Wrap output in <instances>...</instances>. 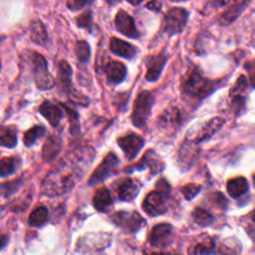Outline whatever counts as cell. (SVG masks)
Returning <instances> with one entry per match:
<instances>
[{"label":"cell","mask_w":255,"mask_h":255,"mask_svg":"<svg viewBox=\"0 0 255 255\" xmlns=\"http://www.w3.org/2000/svg\"><path fill=\"white\" fill-rule=\"evenodd\" d=\"M199 191H201V186H199V184L189 183L186 184V186L182 188V194L184 196V198L191 201V199H193L194 197L199 193Z\"/></svg>","instance_id":"e575fe53"},{"label":"cell","mask_w":255,"mask_h":255,"mask_svg":"<svg viewBox=\"0 0 255 255\" xmlns=\"http://www.w3.org/2000/svg\"><path fill=\"white\" fill-rule=\"evenodd\" d=\"M45 134V128L42 126H35L30 128L26 133L24 134V144L30 147L36 142L37 138L42 137Z\"/></svg>","instance_id":"d6a6232c"},{"label":"cell","mask_w":255,"mask_h":255,"mask_svg":"<svg viewBox=\"0 0 255 255\" xmlns=\"http://www.w3.org/2000/svg\"><path fill=\"white\" fill-rule=\"evenodd\" d=\"M111 221L126 233H136L146 223L136 212H117L111 217Z\"/></svg>","instance_id":"8992f818"},{"label":"cell","mask_w":255,"mask_h":255,"mask_svg":"<svg viewBox=\"0 0 255 255\" xmlns=\"http://www.w3.org/2000/svg\"><path fill=\"white\" fill-rule=\"evenodd\" d=\"M227 189H228V193L232 198H239V197H242L248 192V181L244 177H237V178L228 181Z\"/></svg>","instance_id":"603a6c76"},{"label":"cell","mask_w":255,"mask_h":255,"mask_svg":"<svg viewBox=\"0 0 255 255\" xmlns=\"http://www.w3.org/2000/svg\"><path fill=\"white\" fill-rule=\"evenodd\" d=\"M214 86H216V82L204 77L202 72L197 69L188 72V75L182 81L183 91L189 96L198 97V99H203L207 95L211 94L214 90Z\"/></svg>","instance_id":"7a4b0ae2"},{"label":"cell","mask_w":255,"mask_h":255,"mask_svg":"<svg viewBox=\"0 0 255 255\" xmlns=\"http://www.w3.org/2000/svg\"><path fill=\"white\" fill-rule=\"evenodd\" d=\"M142 207H143V211L146 212L148 216H161V214H164L167 212L166 197L158 191L152 192V193H149L148 196L144 198Z\"/></svg>","instance_id":"9c48e42d"},{"label":"cell","mask_w":255,"mask_h":255,"mask_svg":"<svg viewBox=\"0 0 255 255\" xmlns=\"http://www.w3.org/2000/svg\"><path fill=\"white\" fill-rule=\"evenodd\" d=\"M254 184H255V176H254Z\"/></svg>","instance_id":"f907efd6"},{"label":"cell","mask_w":255,"mask_h":255,"mask_svg":"<svg viewBox=\"0 0 255 255\" xmlns=\"http://www.w3.org/2000/svg\"><path fill=\"white\" fill-rule=\"evenodd\" d=\"M117 164H119V158L115 153H109L104 158L102 163L96 168V171L91 174L89 179L90 186H96L100 182H104L105 179L109 178L116 169Z\"/></svg>","instance_id":"ba28073f"},{"label":"cell","mask_w":255,"mask_h":255,"mask_svg":"<svg viewBox=\"0 0 255 255\" xmlns=\"http://www.w3.org/2000/svg\"><path fill=\"white\" fill-rule=\"evenodd\" d=\"M72 70L66 61H60L59 64V87L62 92L70 95L72 92L71 87Z\"/></svg>","instance_id":"44dd1931"},{"label":"cell","mask_w":255,"mask_h":255,"mask_svg":"<svg viewBox=\"0 0 255 255\" xmlns=\"http://www.w3.org/2000/svg\"><path fill=\"white\" fill-rule=\"evenodd\" d=\"M106 74L107 79L111 84H120L121 81H124V79L126 77L127 70L122 62L119 61H111L106 67Z\"/></svg>","instance_id":"7402d4cb"},{"label":"cell","mask_w":255,"mask_h":255,"mask_svg":"<svg viewBox=\"0 0 255 255\" xmlns=\"http://www.w3.org/2000/svg\"><path fill=\"white\" fill-rule=\"evenodd\" d=\"M0 144L2 147L12 148L16 144V132L12 127H2L0 131Z\"/></svg>","instance_id":"4dcf8cb0"},{"label":"cell","mask_w":255,"mask_h":255,"mask_svg":"<svg viewBox=\"0 0 255 255\" xmlns=\"http://www.w3.org/2000/svg\"><path fill=\"white\" fill-rule=\"evenodd\" d=\"M252 0H241V1H237L236 4L232 5L227 11H224L223 14L219 17V24L221 25H229L232 22L236 21L239 16L242 15V12L247 9L249 4H251Z\"/></svg>","instance_id":"e0dca14e"},{"label":"cell","mask_w":255,"mask_h":255,"mask_svg":"<svg viewBox=\"0 0 255 255\" xmlns=\"http://www.w3.org/2000/svg\"><path fill=\"white\" fill-rule=\"evenodd\" d=\"M116 193L119 198L124 202L133 201L139 193V187L133 179L131 178H125L119 182L116 188Z\"/></svg>","instance_id":"5bb4252c"},{"label":"cell","mask_w":255,"mask_h":255,"mask_svg":"<svg viewBox=\"0 0 255 255\" xmlns=\"http://www.w3.org/2000/svg\"><path fill=\"white\" fill-rule=\"evenodd\" d=\"M32 64H34L35 84H36L37 89L49 90L54 87L55 80L52 75L49 72V70H47L46 60L44 59V56L37 54V52H34V55H32Z\"/></svg>","instance_id":"5b68a950"},{"label":"cell","mask_w":255,"mask_h":255,"mask_svg":"<svg viewBox=\"0 0 255 255\" xmlns=\"http://www.w3.org/2000/svg\"><path fill=\"white\" fill-rule=\"evenodd\" d=\"M179 120H181V112L176 107H171V109L166 110L163 114L159 117V124L163 128H172L178 125Z\"/></svg>","instance_id":"484cf974"},{"label":"cell","mask_w":255,"mask_h":255,"mask_svg":"<svg viewBox=\"0 0 255 255\" xmlns=\"http://www.w3.org/2000/svg\"><path fill=\"white\" fill-rule=\"evenodd\" d=\"M77 26L82 27V29H87L90 30L92 26V12L91 11H86L84 14L80 15L76 20Z\"/></svg>","instance_id":"d590c367"},{"label":"cell","mask_w":255,"mask_h":255,"mask_svg":"<svg viewBox=\"0 0 255 255\" xmlns=\"http://www.w3.org/2000/svg\"><path fill=\"white\" fill-rule=\"evenodd\" d=\"M62 106L65 107V110H66L67 115H69V117H71V129H72V133H76L77 129H79V120H77V114L74 111V110L69 109V107H66L65 105H62Z\"/></svg>","instance_id":"74e56055"},{"label":"cell","mask_w":255,"mask_h":255,"mask_svg":"<svg viewBox=\"0 0 255 255\" xmlns=\"http://www.w3.org/2000/svg\"><path fill=\"white\" fill-rule=\"evenodd\" d=\"M214 251V242L212 239H206L199 243L194 244L191 249H189V254L191 255H212Z\"/></svg>","instance_id":"f1b7e54d"},{"label":"cell","mask_w":255,"mask_h":255,"mask_svg":"<svg viewBox=\"0 0 255 255\" xmlns=\"http://www.w3.org/2000/svg\"><path fill=\"white\" fill-rule=\"evenodd\" d=\"M61 138L57 136H50L42 147V158L45 161H52L61 151Z\"/></svg>","instance_id":"ffe728a7"},{"label":"cell","mask_w":255,"mask_h":255,"mask_svg":"<svg viewBox=\"0 0 255 255\" xmlns=\"http://www.w3.org/2000/svg\"><path fill=\"white\" fill-rule=\"evenodd\" d=\"M167 56L163 54L154 55L151 56L148 60V70H147L146 79L148 81H156L161 75L162 70H163L164 65H166Z\"/></svg>","instance_id":"d6986e66"},{"label":"cell","mask_w":255,"mask_h":255,"mask_svg":"<svg viewBox=\"0 0 255 255\" xmlns=\"http://www.w3.org/2000/svg\"><path fill=\"white\" fill-rule=\"evenodd\" d=\"M247 86H248L247 77L241 76L238 79V81H237L236 86H234L231 91L232 105H233L234 110H236L237 112L241 111L242 109H244V104H246V96L243 95V92L246 91Z\"/></svg>","instance_id":"2e32d148"},{"label":"cell","mask_w":255,"mask_h":255,"mask_svg":"<svg viewBox=\"0 0 255 255\" xmlns=\"http://www.w3.org/2000/svg\"><path fill=\"white\" fill-rule=\"evenodd\" d=\"M49 219V212L45 207H37L36 209L32 211V213L29 217V224L31 227H41Z\"/></svg>","instance_id":"83f0119b"},{"label":"cell","mask_w":255,"mask_h":255,"mask_svg":"<svg viewBox=\"0 0 255 255\" xmlns=\"http://www.w3.org/2000/svg\"><path fill=\"white\" fill-rule=\"evenodd\" d=\"M197 157V151L193 147V143L187 141L182 146L181 152H179V163L184 167H191L193 164L194 159Z\"/></svg>","instance_id":"4316f807"},{"label":"cell","mask_w":255,"mask_h":255,"mask_svg":"<svg viewBox=\"0 0 255 255\" xmlns=\"http://www.w3.org/2000/svg\"><path fill=\"white\" fill-rule=\"evenodd\" d=\"M146 7L149 10H153V11H159L162 9V2L159 0H151V1L147 2Z\"/></svg>","instance_id":"b9f144b4"},{"label":"cell","mask_w":255,"mask_h":255,"mask_svg":"<svg viewBox=\"0 0 255 255\" xmlns=\"http://www.w3.org/2000/svg\"><path fill=\"white\" fill-rule=\"evenodd\" d=\"M171 1H173V2H178V1H187V0H171Z\"/></svg>","instance_id":"681fc988"},{"label":"cell","mask_w":255,"mask_h":255,"mask_svg":"<svg viewBox=\"0 0 255 255\" xmlns=\"http://www.w3.org/2000/svg\"><path fill=\"white\" fill-rule=\"evenodd\" d=\"M5 243H6V237H2V244H1V248H4Z\"/></svg>","instance_id":"bcb514c9"},{"label":"cell","mask_w":255,"mask_h":255,"mask_svg":"<svg viewBox=\"0 0 255 255\" xmlns=\"http://www.w3.org/2000/svg\"><path fill=\"white\" fill-rule=\"evenodd\" d=\"M212 199H213V201L218 204L219 208L224 209L227 207V199L224 198V196L222 193H214L213 196H212Z\"/></svg>","instance_id":"ab89813d"},{"label":"cell","mask_w":255,"mask_h":255,"mask_svg":"<svg viewBox=\"0 0 255 255\" xmlns=\"http://www.w3.org/2000/svg\"><path fill=\"white\" fill-rule=\"evenodd\" d=\"M90 1H91V0H67L66 6L67 9L72 10V11H77V10L86 6Z\"/></svg>","instance_id":"8d00e7d4"},{"label":"cell","mask_w":255,"mask_h":255,"mask_svg":"<svg viewBox=\"0 0 255 255\" xmlns=\"http://www.w3.org/2000/svg\"><path fill=\"white\" fill-rule=\"evenodd\" d=\"M172 237V226L167 223L157 224L149 233V243L156 248H163L169 243Z\"/></svg>","instance_id":"4fadbf2b"},{"label":"cell","mask_w":255,"mask_h":255,"mask_svg":"<svg viewBox=\"0 0 255 255\" xmlns=\"http://www.w3.org/2000/svg\"><path fill=\"white\" fill-rule=\"evenodd\" d=\"M147 255H169V254H164V253H151V254H147Z\"/></svg>","instance_id":"7dc6e473"},{"label":"cell","mask_w":255,"mask_h":255,"mask_svg":"<svg viewBox=\"0 0 255 255\" xmlns=\"http://www.w3.org/2000/svg\"><path fill=\"white\" fill-rule=\"evenodd\" d=\"M127 1H128L131 5H134V6H136V5H139L141 2H143L144 0H127Z\"/></svg>","instance_id":"7bdbcfd3"},{"label":"cell","mask_w":255,"mask_h":255,"mask_svg":"<svg viewBox=\"0 0 255 255\" xmlns=\"http://www.w3.org/2000/svg\"><path fill=\"white\" fill-rule=\"evenodd\" d=\"M121 1V0H106V2L109 5H111V6H114V5H116V4H119V2Z\"/></svg>","instance_id":"ee69618b"},{"label":"cell","mask_w":255,"mask_h":255,"mask_svg":"<svg viewBox=\"0 0 255 255\" xmlns=\"http://www.w3.org/2000/svg\"><path fill=\"white\" fill-rule=\"evenodd\" d=\"M152 105H153V95L148 91H142L137 96L136 102L132 112V122L136 127H143L151 114Z\"/></svg>","instance_id":"277c9868"},{"label":"cell","mask_w":255,"mask_h":255,"mask_svg":"<svg viewBox=\"0 0 255 255\" xmlns=\"http://www.w3.org/2000/svg\"><path fill=\"white\" fill-rule=\"evenodd\" d=\"M192 217H193L194 223L198 224L199 227H208L214 222L213 216H212L208 211H206V209L203 208L194 209Z\"/></svg>","instance_id":"1f68e13d"},{"label":"cell","mask_w":255,"mask_h":255,"mask_svg":"<svg viewBox=\"0 0 255 255\" xmlns=\"http://www.w3.org/2000/svg\"><path fill=\"white\" fill-rule=\"evenodd\" d=\"M164 163L162 162L161 157H158L154 151H147L144 153V156L142 157L141 162L136 163L134 166L127 167L125 171L126 172H132L134 169H146L149 168L152 171V174H157L163 169Z\"/></svg>","instance_id":"7c38bea8"},{"label":"cell","mask_w":255,"mask_h":255,"mask_svg":"<svg viewBox=\"0 0 255 255\" xmlns=\"http://www.w3.org/2000/svg\"><path fill=\"white\" fill-rule=\"evenodd\" d=\"M117 142L124 151L125 156L128 159L136 158L144 144L143 138L136 133H128L124 137H120Z\"/></svg>","instance_id":"8fae6325"},{"label":"cell","mask_w":255,"mask_h":255,"mask_svg":"<svg viewBox=\"0 0 255 255\" xmlns=\"http://www.w3.org/2000/svg\"><path fill=\"white\" fill-rule=\"evenodd\" d=\"M94 207L99 212H107V209L112 206L111 193L107 188H100L94 196Z\"/></svg>","instance_id":"cb8c5ba5"},{"label":"cell","mask_w":255,"mask_h":255,"mask_svg":"<svg viewBox=\"0 0 255 255\" xmlns=\"http://www.w3.org/2000/svg\"><path fill=\"white\" fill-rule=\"evenodd\" d=\"M229 1H231V0H219V2H221V5H227Z\"/></svg>","instance_id":"f6af8a7d"},{"label":"cell","mask_w":255,"mask_h":255,"mask_svg":"<svg viewBox=\"0 0 255 255\" xmlns=\"http://www.w3.org/2000/svg\"><path fill=\"white\" fill-rule=\"evenodd\" d=\"M157 191L158 192H161L162 194H163L164 197H167L169 194V191H171V187H169V184L167 183L166 181H164V179H162V181H159L158 183H157Z\"/></svg>","instance_id":"f35d334b"},{"label":"cell","mask_w":255,"mask_h":255,"mask_svg":"<svg viewBox=\"0 0 255 255\" xmlns=\"http://www.w3.org/2000/svg\"><path fill=\"white\" fill-rule=\"evenodd\" d=\"M252 219H253V222L255 223V211L253 212V214H252Z\"/></svg>","instance_id":"c3c4849f"},{"label":"cell","mask_w":255,"mask_h":255,"mask_svg":"<svg viewBox=\"0 0 255 255\" xmlns=\"http://www.w3.org/2000/svg\"><path fill=\"white\" fill-rule=\"evenodd\" d=\"M95 157L91 147H81L67 154L59 167L52 169L42 182V193L49 197L61 196L74 187Z\"/></svg>","instance_id":"6da1fadb"},{"label":"cell","mask_w":255,"mask_h":255,"mask_svg":"<svg viewBox=\"0 0 255 255\" xmlns=\"http://www.w3.org/2000/svg\"><path fill=\"white\" fill-rule=\"evenodd\" d=\"M224 125V120L221 117H214L211 121L206 122L202 126H199L198 128H196L194 131H192L191 133H188L187 136V141L192 142V143H198V142L204 141V139H208L213 136L216 132H218L222 128V126Z\"/></svg>","instance_id":"52a82bcc"},{"label":"cell","mask_w":255,"mask_h":255,"mask_svg":"<svg viewBox=\"0 0 255 255\" xmlns=\"http://www.w3.org/2000/svg\"><path fill=\"white\" fill-rule=\"evenodd\" d=\"M189 12L184 7H172L169 11L166 12L163 17L162 30L169 36L179 34L183 31L188 21Z\"/></svg>","instance_id":"3957f363"},{"label":"cell","mask_w":255,"mask_h":255,"mask_svg":"<svg viewBox=\"0 0 255 255\" xmlns=\"http://www.w3.org/2000/svg\"><path fill=\"white\" fill-rule=\"evenodd\" d=\"M75 54H76L79 61L86 62L90 59V54H91L90 45L86 41H77L75 45Z\"/></svg>","instance_id":"836d02e7"},{"label":"cell","mask_w":255,"mask_h":255,"mask_svg":"<svg viewBox=\"0 0 255 255\" xmlns=\"http://www.w3.org/2000/svg\"><path fill=\"white\" fill-rule=\"evenodd\" d=\"M19 164L20 161L16 157H5V158H2L1 162H0V174H1L2 178L14 173Z\"/></svg>","instance_id":"f546056e"},{"label":"cell","mask_w":255,"mask_h":255,"mask_svg":"<svg viewBox=\"0 0 255 255\" xmlns=\"http://www.w3.org/2000/svg\"><path fill=\"white\" fill-rule=\"evenodd\" d=\"M30 37L37 45H45L47 42V32L45 25L40 20H32L30 24Z\"/></svg>","instance_id":"d4e9b609"},{"label":"cell","mask_w":255,"mask_h":255,"mask_svg":"<svg viewBox=\"0 0 255 255\" xmlns=\"http://www.w3.org/2000/svg\"><path fill=\"white\" fill-rule=\"evenodd\" d=\"M115 26L117 31L121 32L122 35L131 39H137L139 36V32L134 25L133 17L129 14H127L125 10H119L115 17Z\"/></svg>","instance_id":"30bf717a"},{"label":"cell","mask_w":255,"mask_h":255,"mask_svg":"<svg viewBox=\"0 0 255 255\" xmlns=\"http://www.w3.org/2000/svg\"><path fill=\"white\" fill-rule=\"evenodd\" d=\"M39 111L47 121L50 122V125H52L54 127L59 126V124L61 122L62 119V112L57 105L52 104V102L45 101L42 102L41 106L39 107Z\"/></svg>","instance_id":"ac0fdd59"},{"label":"cell","mask_w":255,"mask_h":255,"mask_svg":"<svg viewBox=\"0 0 255 255\" xmlns=\"http://www.w3.org/2000/svg\"><path fill=\"white\" fill-rule=\"evenodd\" d=\"M110 49L117 56L125 57V59H133L137 54V49L125 40L112 37L110 42Z\"/></svg>","instance_id":"9a60e30c"},{"label":"cell","mask_w":255,"mask_h":255,"mask_svg":"<svg viewBox=\"0 0 255 255\" xmlns=\"http://www.w3.org/2000/svg\"><path fill=\"white\" fill-rule=\"evenodd\" d=\"M247 70L249 72V79H251V85L255 87V61L249 62V64L246 65Z\"/></svg>","instance_id":"60d3db41"}]
</instances>
